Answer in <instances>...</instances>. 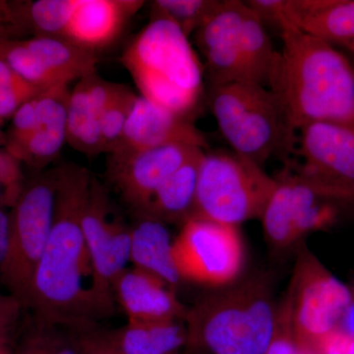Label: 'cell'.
Here are the masks:
<instances>
[{
  "label": "cell",
  "instance_id": "6da1fadb",
  "mask_svg": "<svg viewBox=\"0 0 354 354\" xmlns=\"http://www.w3.org/2000/svg\"><path fill=\"white\" fill-rule=\"evenodd\" d=\"M92 174L74 164L57 167L55 216L32 279L28 308L37 325L78 329L104 318L82 230Z\"/></svg>",
  "mask_w": 354,
  "mask_h": 354
},
{
  "label": "cell",
  "instance_id": "7a4b0ae2",
  "mask_svg": "<svg viewBox=\"0 0 354 354\" xmlns=\"http://www.w3.org/2000/svg\"><path fill=\"white\" fill-rule=\"evenodd\" d=\"M269 88L278 97L290 127L313 122L354 125V67L342 51L286 25Z\"/></svg>",
  "mask_w": 354,
  "mask_h": 354
},
{
  "label": "cell",
  "instance_id": "3957f363",
  "mask_svg": "<svg viewBox=\"0 0 354 354\" xmlns=\"http://www.w3.org/2000/svg\"><path fill=\"white\" fill-rule=\"evenodd\" d=\"M277 316L266 274L239 279L188 308L187 346L209 354H265L276 333Z\"/></svg>",
  "mask_w": 354,
  "mask_h": 354
},
{
  "label": "cell",
  "instance_id": "277c9868",
  "mask_svg": "<svg viewBox=\"0 0 354 354\" xmlns=\"http://www.w3.org/2000/svg\"><path fill=\"white\" fill-rule=\"evenodd\" d=\"M141 97L189 118L204 92V69L180 28L152 17L121 57Z\"/></svg>",
  "mask_w": 354,
  "mask_h": 354
},
{
  "label": "cell",
  "instance_id": "5b68a950",
  "mask_svg": "<svg viewBox=\"0 0 354 354\" xmlns=\"http://www.w3.org/2000/svg\"><path fill=\"white\" fill-rule=\"evenodd\" d=\"M207 101L232 151L263 169L269 158L286 162L297 151V132L270 88L244 82L208 86Z\"/></svg>",
  "mask_w": 354,
  "mask_h": 354
},
{
  "label": "cell",
  "instance_id": "8992f818",
  "mask_svg": "<svg viewBox=\"0 0 354 354\" xmlns=\"http://www.w3.org/2000/svg\"><path fill=\"white\" fill-rule=\"evenodd\" d=\"M276 179V190L261 220L266 239L274 248L295 245L354 211V193L307 176L290 162Z\"/></svg>",
  "mask_w": 354,
  "mask_h": 354
},
{
  "label": "cell",
  "instance_id": "52a82bcc",
  "mask_svg": "<svg viewBox=\"0 0 354 354\" xmlns=\"http://www.w3.org/2000/svg\"><path fill=\"white\" fill-rule=\"evenodd\" d=\"M277 184L276 177L234 151L205 152L192 218L235 227L262 220Z\"/></svg>",
  "mask_w": 354,
  "mask_h": 354
},
{
  "label": "cell",
  "instance_id": "ba28073f",
  "mask_svg": "<svg viewBox=\"0 0 354 354\" xmlns=\"http://www.w3.org/2000/svg\"><path fill=\"white\" fill-rule=\"evenodd\" d=\"M353 297V290L304 246L278 314L298 341L319 354L324 339L339 329Z\"/></svg>",
  "mask_w": 354,
  "mask_h": 354
},
{
  "label": "cell",
  "instance_id": "9c48e42d",
  "mask_svg": "<svg viewBox=\"0 0 354 354\" xmlns=\"http://www.w3.org/2000/svg\"><path fill=\"white\" fill-rule=\"evenodd\" d=\"M57 192V169L25 184L9 212V237L0 281L28 308L32 279L48 244Z\"/></svg>",
  "mask_w": 354,
  "mask_h": 354
},
{
  "label": "cell",
  "instance_id": "30bf717a",
  "mask_svg": "<svg viewBox=\"0 0 354 354\" xmlns=\"http://www.w3.org/2000/svg\"><path fill=\"white\" fill-rule=\"evenodd\" d=\"M84 239L93 272L95 292L104 317L114 312V281L130 262L131 227L114 214L109 191L92 176L82 216Z\"/></svg>",
  "mask_w": 354,
  "mask_h": 354
},
{
  "label": "cell",
  "instance_id": "8fae6325",
  "mask_svg": "<svg viewBox=\"0 0 354 354\" xmlns=\"http://www.w3.org/2000/svg\"><path fill=\"white\" fill-rule=\"evenodd\" d=\"M174 255L183 281L223 288L239 278L243 242L239 227L191 218L174 239Z\"/></svg>",
  "mask_w": 354,
  "mask_h": 354
},
{
  "label": "cell",
  "instance_id": "7c38bea8",
  "mask_svg": "<svg viewBox=\"0 0 354 354\" xmlns=\"http://www.w3.org/2000/svg\"><path fill=\"white\" fill-rule=\"evenodd\" d=\"M202 151L197 147L169 145L109 158V179L134 216L139 215L167 179Z\"/></svg>",
  "mask_w": 354,
  "mask_h": 354
},
{
  "label": "cell",
  "instance_id": "4fadbf2b",
  "mask_svg": "<svg viewBox=\"0 0 354 354\" xmlns=\"http://www.w3.org/2000/svg\"><path fill=\"white\" fill-rule=\"evenodd\" d=\"M298 131L295 152L301 162H288L307 176L354 193V125L320 121Z\"/></svg>",
  "mask_w": 354,
  "mask_h": 354
},
{
  "label": "cell",
  "instance_id": "5bb4252c",
  "mask_svg": "<svg viewBox=\"0 0 354 354\" xmlns=\"http://www.w3.org/2000/svg\"><path fill=\"white\" fill-rule=\"evenodd\" d=\"M242 7L243 1L225 0L194 32L198 50L205 58L208 86L250 83L241 50Z\"/></svg>",
  "mask_w": 354,
  "mask_h": 354
},
{
  "label": "cell",
  "instance_id": "9a60e30c",
  "mask_svg": "<svg viewBox=\"0 0 354 354\" xmlns=\"http://www.w3.org/2000/svg\"><path fill=\"white\" fill-rule=\"evenodd\" d=\"M169 145L209 148L206 137L189 118L167 111L139 95L120 145L111 158H124L133 153Z\"/></svg>",
  "mask_w": 354,
  "mask_h": 354
},
{
  "label": "cell",
  "instance_id": "2e32d148",
  "mask_svg": "<svg viewBox=\"0 0 354 354\" xmlns=\"http://www.w3.org/2000/svg\"><path fill=\"white\" fill-rule=\"evenodd\" d=\"M286 25L354 58V0H283L279 31Z\"/></svg>",
  "mask_w": 354,
  "mask_h": 354
},
{
  "label": "cell",
  "instance_id": "e0dca14e",
  "mask_svg": "<svg viewBox=\"0 0 354 354\" xmlns=\"http://www.w3.org/2000/svg\"><path fill=\"white\" fill-rule=\"evenodd\" d=\"M113 297L128 321L185 320L188 308L164 281L132 267L114 281Z\"/></svg>",
  "mask_w": 354,
  "mask_h": 354
},
{
  "label": "cell",
  "instance_id": "ac0fdd59",
  "mask_svg": "<svg viewBox=\"0 0 354 354\" xmlns=\"http://www.w3.org/2000/svg\"><path fill=\"white\" fill-rule=\"evenodd\" d=\"M144 3L140 0H78L64 39L91 53L106 48Z\"/></svg>",
  "mask_w": 354,
  "mask_h": 354
},
{
  "label": "cell",
  "instance_id": "d6986e66",
  "mask_svg": "<svg viewBox=\"0 0 354 354\" xmlns=\"http://www.w3.org/2000/svg\"><path fill=\"white\" fill-rule=\"evenodd\" d=\"M68 85H60L36 97L38 127L21 145L8 151L14 157L35 167L53 162L66 142Z\"/></svg>",
  "mask_w": 354,
  "mask_h": 354
},
{
  "label": "cell",
  "instance_id": "ffe728a7",
  "mask_svg": "<svg viewBox=\"0 0 354 354\" xmlns=\"http://www.w3.org/2000/svg\"><path fill=\"white\" fill-rule=\"evenodd\" d=\"M131 227L130 262L164 281L172 290L183 283L174 259V241L167 223L146 216H135Z\"/></svg>",
  "mask_w": 354,
  "mask_h": 354
},
{
  "label": "cell",
  "instance_id": "44dd1931",
  "mask_svg": "<svg viewBox=\"0 0 354 354\" xmlns=\"http://www.w3.org/2000/svg\"><path fill=\"white\" fill-rule=\"evenodd\" d=\"M104 332L120 354H180L187 346V329L183 319L128 321L120 329Z\"/></svg>",
  "mask_w": 354,
  "mask_h": 354
},
{
  "label": "cell",
  "instance_id": "7402d4cb",
  "mask_svg": "<svg viewBox=\"0 0 354 354\" xmlns=\"http://www.w3.org/2000/svg\"><path fill=\"white\" fill-rule=\"evenodd\" d=\"M205 151L190 158L153 194L142 213L167 223L183 225L194 215L196 205L198 180Z\"/></svg>",
  "mask_w": 354,
  "mask_h": 354
},
{
  "label": "cell",
  "instance_id": "603a6c76",
  "mask_svg": "<svg viewBox=\"0 0 354 354\" xmlns=\"http://www.w3.org/2000/svg\"><path fill=\"white\" fill-rule=\"evenodd\" d=\"M101 116L88 92L87 76L70 91L67 109L66 142L87 156L104 153Z\"/></svg>",
  "mask_w": 354,
  "mask_h": 354
},
{
  "label": "cell",
  "instance_id": "cb8c5ba5",
  "mask_svg": "<svg viewBox=\"0 0 354 354\" xmlns=\"http://www.w3.org/2000/svg\"><path fill=\"white\" fill-rule=\"evenodd\" d=\"M26 46L41 59L62 82L72 81L95 73L97 57L94 53L79 48L64 39L35 37L26 39Z\"/></svg>",
  "mask_w": 354,
  "mask_h": 354
},
{
  "label": "cell",
  "instance_id": "d4e9b609",
  "mask_svg": "<svg viewBox=\"0 0 354 354\" xmlns=\"http://www.w3.org/2000/svg\"><path fill=\"white\" fill-rule=\"evenodd\" d=\"M241 43L249 82L269 88L279 53L272 48L264 21L244 1L241 11Z\"/></svg>",
  "mask_w": 354,
  "mask_h": 354
},
{
  "label": "cell",
  "instance_id": "484cf974",
  "mask_svg": "<svg viewBox=\"0 0 354 354\" xmlns=\"http://www.w3.org/2000/svg\"><path fill=\"white\" fill-rule=\"evenodd\" d=\"M0 57L20 77L41 92H46L57 86L67 85L41 62L28 48L24 41L7 39L0 43Z\"/></svg>",
  "mask_w": 354,
  "mask_h": 354
},
{
  "label": "cell",
  "instance_id": "4316f807",
  "mask_svg": "<svg viewBox=\"0 0 354 354\" xmlns=\"http://www.w3.org/2000/svg\"><path fill=\"white\" fill-rule=\"evenodd\" d=\"M220 0H156L152 17H164L176 23L189 38L220 8Z\"/></svg>",
  "mask_w": 354,
  "mask_h": 354
},
{
  "label": "cell",
  "instance_id": "83f0119b",
  "mask_svg": "<svg viewBox=\"0 0 354 354\" xmlns=\"http://www.w3.org/2000/svg\"><path fill=\"white\" fill-rule=\"evenodd\" d=\"M78 0H37L30 2L25 19L38 37L64 39Z\"/></svg>",
  "mask_w": 354,
  "mask_h": 354
},
{
  "label": "cell",
  "instance_id": "f1b7e54d",
  "mask_svg": "<svg viewBox=\"0 0 354 354\" xmlns=\"http://www.w3.org/2000/svg\"><path fill=\"white\" fill-rule=\"evenodd\" d=\"M12 354H81L68 328L37 325L22 337Z\"/></svg>",
  "mask_w": 354,
  "mask_h": 354
},
{
  "label": "cell",
  "instance_id": "f546056e",
  "mask_svg": "<svg viewBox=\"0 0 354 354\" xmlns=\"http://www.w3.org/2000/svg\"><path fill=\"white\" fill-rule=\"evenodd\" d=\"M138 95L124 86L118 97L101 116V133L104 153L114 152L120 145L125 127Z\"/></svg>",
  "mask_w": 354,
  "mask_h": 354
},
{
  "label": "cell",
  "instance_id": "4dcf8cb0",
  "mask_svg": "<svg viewBox=\"0 0 354 354\" xmlns=\"http://www.w3.org/2000/svg\"><path fill=\"white\" fill-rule=\"evenodd\" d=\"M81 354H120L111 346L104 330L95 325L70 329Z\"/></svg>",
  "mask_w": 354,
  "mask_h": 354
},
{
  "label": "cell",
  "instance_id": "1f68e13d",
  "mask_svg": "<svg viewBox=\"0 0 354 354\" xmlns=\"http://www.w3.org/2000/svg\"><path fill=\"white\" fill-rule=\"evenodd\" d=\"M265 354H318L298 341L288 329L285 321L277 316V329L269 348Z\"/></svg>",
  "mask_w": 354,
  "mask_h": 354
},
{
  "label": "cell",
  "instance_id": "d6a6232c",
  "mask_svg": "<svg viewBox=\"0 0 354 354\" xmlns=\"http://www.w3.org/2000/svg\"><path fill=\"white\" fill-rule=\"evenodd\" d=\"M20 302L10 295L0 293V337L10 342L21 310Z\"/></svg>",
  "mask_w": 354,
  "mask_h": 354
},
{
  "label": "cell",
  "instance_id": "836d02e7",
  "mask_svg": "<svg viewBox=\"0 0 354 354\" xmlns=\"http://www.w3.org/2000/svg\"><path fill=\"white\" fill-rule=\"evenodd\" d=\"M39 95L0 84V120L11 118L25 102Z\"/></svg>",
  "mask_w": 354,
  "mask_h": 354
},
{
  "label": "cell",
  "instance_id": "e575fe53",
  "mask_svg": "<svg viewBox=\"0 0 354 354\" xmlns=\"http://www.w3.org/2000/svg\"><path fill=\"white\" fill-rule=\"evenodd\" d=\"M319 354H354V339L337 330L324 339Z\"/></svg>",
  "mask_w": 354,
  "mask_h": 354
},
{
  "label": "cell",
  "instance_id": "d590c367",
  "mask_svg": "<svg viewBox=\"0 0 354 354\" xmlns=\"http://www.w3.org/2000/svg\"><path fill=\"white\" fill-rule=\"evenodd\" d=\"M19 18L16 16L6 2L0 1V43L7 41V37L13 30L19 28Z\"/></svg>",
  "mask_w": 354,
  "mask_h": 354
},
{
  "label": "cell",
  "instance_id": "8d00e7d4",
  "mask_svg": "<svg viewBox=\"0 0 354 354\" xmlns=\"http://www.w3.org/2000/svg\"><path fill=\"white\" fill-rule=\"evenodd\" d=\"M0 205V274L6 261L9 237V213Z\"/></svg>",
  "mask_w": 354,
  "mask_h": 354
},
{
  "label": "cell",
  "instance_id": "74e56055",
  "mask_svg": "<svg viewBox=\"0 0 354 354\" xmlns=\"http://www.w3.org/2000/svg\"><path fill=\"white\" fill-rule=\"evenodd\" d=\"M353 300H351L346 313L342 317L339 330L344 332V334L348 335V337L354 339V290H353Z\"/></svg>",
  "mask_w": 354,
  "mask_h": 354
},
{
  "label": "cell",
  "instance_id": "f35d334b",
  "mask_svg": "<svg viewBox=\"0 0 354 354\" xmlns=\"http://www.w3.org/2000/svg\"><path fill=\"white\" fill-rule=\"evenodd\" d=\"M0 354H12L10 342L0 337Z\"/></svg>",
  "mask_w": 354,
  "mask_h": 354
},
{
  "label": "cell",
  "instance_id": "ab89813d",
  "mask_svg": "<svg viewBox=\"0 0 354 354\" xmlns=\"http://www.w3.org/2000/svg\"><path fill=\"white\" fill-rule=\"evenodd\" d=\"M180 354H209L207 351H202V349L193 348V346H186L185 348L181 351Z\"/></svg>",
  "mask_w": 354,
  "mask_h": 354
},
{
  "label": "cell",
  "instance_id": "60d3db41",
  "mask_svg": "<svg viewBox=\"0 0 354 354\" xmlns=\"http://www.w3.org/2000/svg\"><path fill=\"white\" fill-rule=\"evenodd\" d=\"M0 205L4 208L8 207V203H7L6 192H4L3 188H2L1 183H0Z\"/></svg>",
  "mask_w": 354,
  "mask_h": 354
},
{
  "label": "cell",
  "instance_id": "b9f144b4",
  "mask_svg": "<svg viewBox=\"0 0 354 354\" xmlns=\"http://www.w3.org/2000/svg\"><path fill=\"white\" fill-rule=\"evenodd\" d=\"M351 62H353V67H354V58H351Z\"/></svg>",
  "mask_w": 354,
  "mask_h": 354
},
{
  "label": "cell",
  "instance_id": "7bdbcfd3",
  "mask_svg": "<svg viewBox=\"0 0 354 354\" xmlns=\"http://www.w3.org/2000/svg\"></svg>",
  "mask_w": 354,
  "mask_h": 354
}]
</instances>
